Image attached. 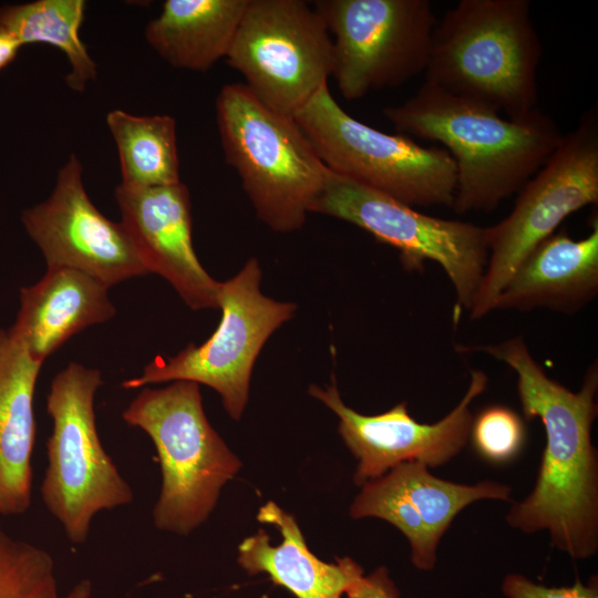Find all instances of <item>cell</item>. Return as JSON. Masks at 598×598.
Returning <instances> with one entry per match:
<instances>
[{
	"label": "cell",
	"instance_id": "5",
	"mask_svg": "<svg viewBox=\"0 0 598 598\" xmlns=\"http://www.w3.org/2000/svg\"><path fill=\"white\" fill-rule=\"evenodd\" d=\"M122 417L144 431L157 452L162 487L153 508L155 527L189 534L206 520L221 487L240 467L205 415L199 384L142 388Z\"/></svg>",
	"mask_w": 598,
	"mask_h": 598
},
{
	"label": "cell",
	"instance_id": "1",
	"mask_svg": "<svg viewBox=\"0 0 598 598\" xmlns=\"http://www.w3.org/2000/svg\"><path fill=\"white\" fill-rule=\"evenodd\" d=\"M487 353L517 374L526 421L539 419L546 445L533 491L514 503L507 523L526 534L546 530L551 544L573 559L598 550V453L591 430L598 415V363L573 392L549 378L522 336L496 344L460 347Z\"/></svg>",
	"mask_w": 598,
	"mask_h": 598
},
{
	"label": "cell",
	"instance_id": "6",
	"mask_svg": "<svg viewBox=\"0 0 598 598\" xmlns=\"http://www.w3.org/2000/svg\"><path fill=\"white\" fill-rule=\"evenodd\" d=\"M102 384L97 369L71 362L53 378L47 396L53 427L41 497L76 545L86 542L100 512L126 506L134 498L97 433L94 399Z\"/></svg>",
	"mask_w": 598,
	"mask_h": 598
},
{
	"label": "cell",
	"instance_id": "22",
	"mask_svg": "<svg viewBox=\"0 0 598 598\" xmlns=\"http://www.w3.org/2000/svg\"><path fill=\"white\" fill-rule=\"evenodd\" d=\"M83 0H37L0 7V27L21 44L47 43L69 60V87L83 92L96 76V64L80 38L84 19Z\"/></svg>",
	"mask_w": 598,
	"mask_h": 598
},
{
	"label": "cell",
	"instance_id": "12",
	"mask_svg": "<svg viewBox=\"0 0 598 598\" xmlns=\"http://www.w3.org/2000/svg\"><path fill=\"white\" fill-rule=\"evenodd\" d=\"M341 95L358 100L425 72L435 17L427 0H318Z\"/></svg>",
	"mask_w": 598,
	"mask_h": 598
},
{
	"label": "cell",
	"instance_id": "17",
	"mask_svg": "<svg viewBox=\"0 0 598 598\" xmlns=\"http://www.w3.org/2000/svg\"><path fill=\"white\" fill-rule=\"evenodd\" d=\"M109 288L76 269L48 268L39 281L20 288V309L9 331L43 363L74 334L114 317Z\"/></svg>",
	"mask_w": 598,
	"mask_h": 598
},
{
	"label": "cell",
	"instance_id": "7",
	"mask_svg": "<svg viewBox=\"0 0 598 598\" xmlns=\"http://www.w3.org/2000/svg\"><path fill=\"white\" fill-rule=\"evenodd\" d=\"M293 117L332 172L412 207H452L456 166L445 148L424 147L353 118L328 84Z\"/></svg>",
	"mask_w": 598,
	"mask_h": 598
},
{
	"label": "cell",
	"instance_id": "28",
	"mask_svg": "<svg viewBox=\"0 0 598 598\" xmlns=\"http://www.w3.org/2000/svg\"><path fill=\"white\" fill-rule=\"evenodd\" d=\"M21 47L14 37L0 27V70L16 59Z\"/></svg>",
	"mask_w": 598,
	"mask_h": 598
},
{
	"label": "cell",
	"instance_id": "2",
	"mask_svg": "<svg viewBox=\"0 0 598 598\" xmlns=\"http://www.w3.org/2000/svg\"><path fill=\"white\" fill-rule=\"evenodd\" d=\"M383 114L399 134L435 141L455 162L457 214L492 212L518 193L563 140L539 109L522 118L456 97L425 81L417 92Z\"/></svg>",
	"mask_w": 598,
	"mask_h": 598
},
{
	"label": "cell",
	"instance_id": "27",
	"mask_svg": "<svg viewBox=\"0 0 598 598\" xmlns=\"http://www.w3.org/2000/svg\"><path fill=\"white\" fill-rule=\"evenodd\" d=\"M344 594L347 598H399V590L385 567L377 568L369 576H358Z\"/></svg>",
	"mask_w": 598,
	"mask_h": 598
},
{
	"label": "cell",
	"instance_id": "16",
	"mask_svg": "<svg viewBox=\"0 0 598 598\" xmlns=\"http://www.w3.org/2000/svg\"><path fill=\"white\" fill-rule=\"evenodd\" d=\"M122 225L145 269L167 280L194 310L218 308L220 282L198 260L192 235L189 192L177 183L115 188Z\"/></svg>",
	"mask_w": 598,
	"mask_h": 598
},
{
	"label": "cell",
	"instance_id": "30",
	"mask_svg": "<svg viewBox=\"0 0 598 598\" xmlns=\"http://www.w3.org/2000/svg\"><path fill=\"white\" fill-rule=\"evenodd\" d=\"M32 598H60L58 595V586L55 578L48 582L35 596Z\"/></svg>",
	"mask_w": 598,
	"mask_h": 598
},
{
	"label": "cell",
	"instance_id": "11",
	"mask_svg": "<svg viewBox=\"0 0 598 598\" xmlns=\"http://www.w3.org/2000/svg\"><path fill=\"white\" fill-rule=\"evenodd\" d=\"M226 60L261 103L293 116L332 76L333 45L308 2L249 0Z\"/></svg>",
	"mask_w": 598,
	"mask_h": 598
},
{
	"label": "cell",
	"instance_id": "25",
	"mask_svg": "<svg viewBox=\"0 0 598 598\" xmlns=\"http://www.w3.org/2000/svg\"><path fill=\"white\" fill-rule=\"evenodd\" d=\"M470 439L481 457L494 464H504L522 452L526 429L515 411L494 404L484 408L473 417Z\"/></svg>",
	"mask_w": 598,
	"mask_h": 598
},
{
	"label": "cell",
	"instance_id": "24",
	"mask_svg": "<svg viewBox=\"0 0 598 598\" xmlns=\"http://www.w3.org/2000/svg\"><path fill=\"white\" fill-rule=\"evenodd\" d=\"M52 579L51 555L12 537L0 524V598H32Z\"/></svg>",
	"mask_w": 598,
	"mask_h": 598
},
{
	"label": "cell",
	"instance_id": "29",
	"mask_svg": "<svg viewBox=\"0 0 598 598\" xmlns=\"http://www.w3.org/2000/svg\"><path fill=\"white\" fill-rule=\"evenodd\" d=\"M92 584L89 579H83L72 587V589L60 598H90Z\"/></svg>",
	"mask_w": 598,
	"mask_h": 598
},
{
	"label": "cell",
	"instance_id": "4",
	"mask_svg": "<svg viewBox=\"0 0 598 598\" xmlns=\"http://www.w3.org/2000/svg\"><path fill=\"white\" fill-rule=\"evenodd\" d=\"M216 122L225 159L257 217L278 233L300 229L328 167L295 117L266 106L236 82L220 89Z\"/></svg>",
	"mask_w": 598,
	"mask_h": 598
},
{
	"label": "cell",
	"instance_id": "15",
	"mask_svg": "<svg viewBox=\"0 0 598 598\" xmlns=\"http://www.w3.org/2000/svg\"><path fill=\"white\" fill-rule=\"evenodd\" d=\"M512 487L494 481L474 485L434 476L421 462H404L362 485L350 515L381 518L409 540L411 560L420 570L436 565L437 547L452 522L465 507L481 499L511 501Z\"/></svg>",
	"mask_w": 598,
	"mask_h": 598
},
{
	"label": "cell",
	"instance_id": "3",
	"mask_svg": "<svg viewBox=\"0 0 598 598\" xmlns=\"http://www.w3.org/2000/svg\"><path fill=\"white\" fill-rule=\"evenodd\" d=\"M528 0H462L436 22L425 81L522 118L537 107L542 43Z\"/></svg>",
	"mask_w": 598,
	"mask_h": 598
},
{
	"label": "cell",
	"instance_id": "8",
	"mask_svg": "<svg viewBox=\"0 0 598 598\" xmlns=\"http://www.w3.org/2000/svg\"><path fill=\"white\" fill-rule=\"evenodd\" d=\"M598 203V111H586L539 171L518 192L513 210L485 227L488 258L470 310L481 319L495 310L509 279L570 214Z\"/></svg>",
	"mask_w": 598,
	"mask_h": 598
},
{
	"label": "cell",
	"instance_id": "20",
	"mask_svg": "<svg viewBox=\"0 0 598 598\" xmlns=\"http://www.w3.org/2000/svg\"><path fill=\"white\" fill-rule=\"evenodd\" d=\"M257 519L278 528L282 542L269 543L260 529L247 537L238 547V564L249 574H268L271 580L291 591L297 598H341L349 585L363 569L349 557L328 564L308 548L292 515L276 503L268 502L258 512Z\"/></svg>",
	"mask_w": 598,
	"mask_h": 598
},
{
	"label": "cell",
	"instance_id": "23",
	"mask_svg": "<svg viewBox=\"0 0 598 598\" xmlns=\"http://www.w3.org/2000/svg\"><path fill=\"white\" fill-rule=\"evenodd\" d=\"M106 123L118 153L121 184L154 187L181 183L176 122L172 116H138L113 110Z\"/></svg>",
	"mask_w": 598,
	"mask_h": 598
},
{
	"label": "cell",
	"instance_id": "10",
	"mask_svg": "<svg viewBox=\"0 0 598 598\" xmlns=\"http://www.w3.org/2000/svg\"><path fill=\"white\" fill-rule=\"evenodd\" d=\"M311 213L353 224L394 247L408 271H422L426 261L439 264L457 303L471 310L488 258L485 227L422 214L329 168Z\"/></svg>",
	"mask_w": 598,
	"mask_h": 598
},
{
	"label": "cell",
	"instance_id": "9",
	"mask_svg": "<svg viewBox=\"0 0 598 598\" xmlns=\"http://www.w3.org/2000/svg\"><path fill=\"white\" fill-rule=\"evenodd\" d=\"M261 269L249 259L233 278L220 282L221 319L202 344L189 343L175 357H156L143 373L122 383L124 389L190 381L219 393L224 408L239 420L248 401L254 364L268 338L292 318L297 306L276 301L260 291Z\"/></svg>",
	"mask_w": 598,
	"mask_h": 598
},
{
	"label": "cell",
	"instance_id": "21",
	"mask_svg": "<svg viewBox=\"0 0 598 598\" xmlns=\"http://www.w3.org/2000/svg\"><path fill=\"white\" fill-rule=\"evenodd\" d=\"M249 0H166L146 42L176 69L206 71L226 58Z\"/></svg>",
	"mask_w": 598,
	"mask_h": 598
},
{
	"label": "cell",
	"instance_id": "18",
	"mask_svg": "<svg viewBox=\"0 0 598 598\" xmlns=\"http://www.w3.org/2000/svg\"><path fill=\"white\" fill-rule=\"evenodd\" d=\"M598 292V221L582 239L567 229L539 243L518 266L497 298L495 310L545 308L575 313Z\"/></svg>",
	"mask_w": 598,
	"mask_h": 598
},
{
	"label": "cell",
	"instance_id": "26",
	"mask_svg": "<svg viewBox=\"0 0 598 598\" xmlns=\"http://www.w3.org/2000/svg\"><path fill=\"white\" fill-rule=\"evenodd\" d=\"M502 591L507 598H598L597 577L587 584L576 580L571 586L546 587L520 574L507 575L502 584Z\"/></svg>",
	"mask_w": 598,
	"mask_h": 598
},
{
	"label": "cell",
	"instance_id": "19",
	"mask_svg": "<svg viewBox=\"0 0 598 598\" xmlns=\"http://www.w3.org/2000/svg\"><path fill=\"white\" fill-rule=\"evenodd\" d=\"M42 363L0 329V515L24 514L32 501L33 399Z\"/></svg>",
	"mask_w": 598,
	"mask_h": 598
},
{
	"label": "cell",
	"instance_id": "13",
	"mask_svg": "<svg viewBox=\"0 0 598 598\" xmlns=\"http://www.w3.org/2000/svg\"><path fill=\"white\" fill-rule=\"evenodd\" d=\"M487 382L483 371L472 370L462 400L432 424L414 420L406 402L377 415L361 414L343 403L334 380L326 389L311 385L308 391L338 415L339 433L358 460L353 481L362 486L404 462L435 468L454 458L470 440L474 417L470 406Z\"/></svg>",
	"mask_w": 598,
	"mask_h": 598
},
{
	"label": "cell",
	"instance_id": "14",
	"mask_svg": "<svg viewBox=\"0 0 598 598\" xmlns=\"http://www.w3.org/2000/svg\"><path fill=\"white\" fill-rule=\"evenodd\" d=\"M82 172L79 158L71 155L49 198L21 214L48 268L76 269L107 287L148 274L122 223L106 218L91 202Z\"/></svg>",
	"mask_w": 598,
	"mask_h": 598
}]
</instances>
